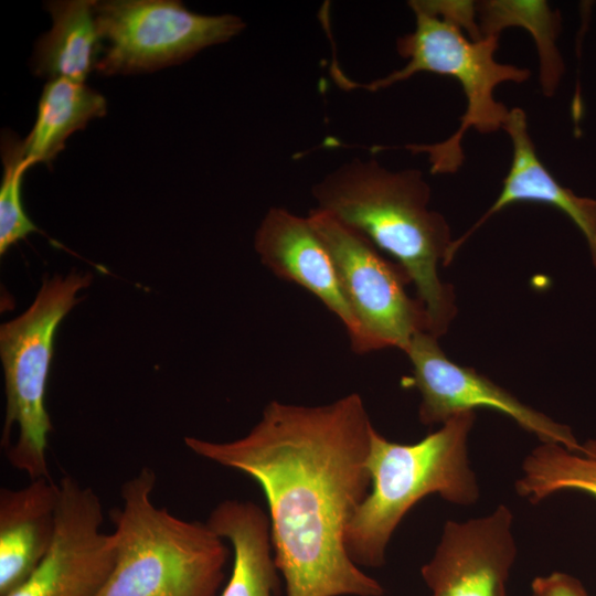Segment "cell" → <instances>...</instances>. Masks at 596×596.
I'll list each match as a JSON object with an SVG mask.
<instances>
[{
    "instance_id": "cell-15",
    "label": "cell",
    "mask_w": 596,
    "mask_h": 596,
    "mask_svg": "<svg viewBox=\"0 0 596 596\" xmlns=\"http://www.w3.org/2000/svg\"><path fill=\"white\" fill-rule=\"evenodd\" d=\"M207 525L233 549V565L219 596H273L278 585L268 514L255 502L226 499Z\"/></svg>"
},
{
    "instance_id": "cell-13",
    "label": "cell",
    "mask_w": 596,
    "mask_h": 596,
    "mask_svg": "<svg viewBox=\"0 0 596 596\" xmlns=\"http://www.w3.org/2000/svg\"><path fill=\"white\" fill-rule=\"evenodd\" d=\"M502 129L510 139L512 155L501 191L485 214L454 241V254L496 213L518 202H536L554 206L572 220L584 235L596 268V200L575 194L552 175L536 153L522 108L510 109Z\"/></svg>"
},
{
    "instance_id": "cell-22",
    "label": "cell",
    "mask_w": 596,
    "mask_h": 596,
    "mask_svg": "<svg viewBox=\"0 0 596 596\" xmlns=\"http://www.w3.org/2000/svg\"><path fill=\"white\" fill-rule=\"evenodd\" d=\"M531 590L533 596H590L578 578L563 572L536 576Z\"/></svg>"
},
{
    "instance_id": "cell-20",
    "label": "cell",
    "mask_w": 596,
    "mask_h": 596,
    "mask_svg": "<svg viewBox=\"0 0 596 596\" xmlns=\"http://www.w3.org/2000/svg\"><path fill=\"white\" fill-rule=\"evenodd\" d=\"M3 177L0 187V254L20 240L40 230L26 215L22 203V182L31 167L24 156L22 140L2 138Z\"/></svg>"
},
{
    "instance_id": "cell-9",
    "label": "cell",
    "mask_w": 596,
    "mask_h": 596,
    "mask_svg": "<svg viewBox=\"0 0 596 596\" xmlns=\"http://www.w3.org/2000/svg\"><path fill=\"white\" fill-rule=\"evenodd\" d=\"M103 521L96 492L65 475L52 543L25 583L7 596H97L116 562V538L100 531Z\"/></svg>"
},
{
    "instance_id": "cell-7",
    "label": "cell",
    "mask_w": 596,
    "mask_h": 596,
    "mask_svg": "<svg viewBox=\"0 0 596 596\" xmlns=\"http://www.w3.org/2000/svg\"><path fill=\"white\" fill-rule=\"evenodd\" d=\"M308 219L333 258L358 321V354L385 348L404 352L417 333H429L425 308L408 295L406 286L412 283L401 265L385 258L364 236L328 213L315 207Z\"/></svg>"
},
{
    "instance_id": "cell-14",
    "label": "cell",
    "mask_w": 596,
    "mask_h": 596,
    "mask_svg": "<svg viewBox=\"0 0 596 596\" xmlns=\"http://www.w3.org/2000/svg\"><path fill=\"white\" fill-rule=\"evenodd\" d=\"M58 483L38 478L0 490V596L19 588L46 554L55 532Z\"/></svg>"
},
{
    "instance_id": "cell-1",
    "label": "cell",
    "mask_w": 596,
    "mask_h": 596,
    "mask_svg": "<svg viewBox=\"0 0 596 596\" xmlns=\"http://www.w3.org/2000/svg\"><path fill=\"white\" fill-rule=\"evenodd\" d=\"M374 428L361 395L350 393L313 406L270 401L245 436H189L184 444L258 483L286 596H383L345 547L347 528L371 488Z\"/></svg>"
},
{
    "instance_id": "cell-21",
    "label": "cell",
    "mask_w": 596,
    "mask_h": 596,
    "mask_svg": "<svg viewBox=\"0 0 596 596\" xmlns=\"http://www.w3.org/2000/svg\"><path fill=\"white\" fill-rule=\"evenodd\" d=\"M415 2L427 12L459 25L472 41L482 39L477 21L476 1L415 0Z\"/></svg>"
},
{
    "instance_id": "cell-2",
    "label": "cell",
    "mask_w": 596,
    "mask_h": 596,
    "mask_svg": "<svg viewBox=\"0 0 596 596\" xmlns=\"http://www.w3.org/2000/svg\"><path fill=\"white\" fill-rule=\"evenodd\" d=\"M430 187L418 169L390 170L375 159L342 163L312 188L316 209L353 228L403 267L440 338L456 317L451 285L440 266L454 258L450 226L429 209Z\"/></svg>"
},
{
    "instance_id": "cell-19",
    "label": "cell",
    "mask_w": 596,
    "mask_h": 596,
    "mask_svg": "<svg viewBox=\"0 0 596 596\" xmlns=\"http://www.w3.org/2000/svg\"><path fill=\"white\" fill-rule=\"evenodd\" d=\"M515 490L533 503L562 491L596 499V439H587L576 449L541 443L523 459Z\"/></svg>"
},
{
    "instance_id": "cell-18",
    "label": "cell",
    "mask_w": 596,
    "mask_h": 596,
    "mask_svg": "<svg viewBox=\"0 0 596 596\" xmlns=\"http://www.w3.org/2000/svg\"><path fill=\"white\" fill-rule=\"evenodd\" d=\"M477 21L481 38H500L510 26L525 29L532 36L539 60V81L542 94L555 95L565 73L557 45L562 18L544 0L476 1Z\"/></svg>"
},
{
    "instance_id": "cell-8",
    "label": "cell",
    "mask_w": 596,
    "mask_h": 596,
    "mask_svg": "<svg viewBox=\"0 0 596 596\" xmlns=\"http://www.w3.org/2000/svg\"><path fill=\"white\" fill-rule=\"evenodd\" d=\"M104 50L96 70L103 75L152 72L224 43L245 28L233 14L206 15L174 0L96 1Z\"/></svg>"
},
{
    "instance_id": "cell-10",
    "label": "cell",
    "mask_w": 596,
    "mask_h": 596,
    "mask_svg": "<svg viewBox=\"0 0 596 596\" xmlns=\"http://www.w3.org/2000/svg\"><path fill=\"white\" fill-rule=\"evenodd\" d=\"M412 364L407 385L421 395L418 418L423 425L444 424L453 416L477 408H489L512 418L541 443L576 449L581 443L572 429L522 403L487 376L449 360L438 338L423 331L404 351Z\"/></svg>"
},
{
    "instance_id": "cell-11",
    "label": "cell",
    "mask_w": 596,
    "mask_h": 596,
    "mask_svg": "<svg viewBox=\"0 0 596 596\" xmlns=\"http://www.w3.org/2000/svg\"><path fill=\"white\" fill-rule=\"evenodd\" d=\"M513 522L504 504L479 518L447 521L421 568L432 596H505L517 557Z\"/></svg>"
},
{
    "instance_id": "cell-17",
    "label": "cell",
    "mask_w": 596,
    "mask_h": 596,
    "mask_svg": "<svg viewBox=\"0 0 596 596\" xmlns=\"http://www.w3.org/2000/svg\"><path fill=\"white\" fill-rule=\"evenodd\" d=\"M106 111L105 97L85 83L50 79L41 94L34 126L22 140L25 159L31 166L50 163L73 132Z\"/></svg>"
},
{
    "instance_id": "cell-16",
    "label": "cell",
    "mask_w": 596,
    "mask_h": 596,
    "mask_svg": "<svg viewBox=\"0 0 596 596\" xmlns=\"http://www.w3.org/2000/svg\"><path fill=\"white\" fill-rule=\"evenodd\" d=\"M95 3V0L46 3L53 25L36 42L32 58L36 75L85 83L104 50Z\"/></svg>"
},
{
    "instance_id": "cell-6",
    "label": "cell",
    "mask_w": 596,
    "mask_h": 596,
    "mask_svg": "<svg viewBox=\"0 0 596 596\" xmlns=\"http://www.w3.org/2000/svg\"><path fill=\"white\" fill-rule=\"evenodd\" d=\"M91 281V274L75 272L45 278L30 307L0 327L6 391L1 447L9 464L31 480L51 478L46 449L52 423L45 394L55 333Z\"/></svg>"
},
{
    "instance_id": "cell-12",
    "label": "cell",
    "mask_w": 596,
    "mask_h": 596,
    "mask_svg": "<svg viewBox=\"0 0 596 596\" xmlns=\"http://www.w3.org/2000/svg\"><path fill=\"white\" fill-rule=\"evenodd\" d=\"M254 249L275 276L310 292L341 321L356 353L358 321L344 296L333 258L308 216L279 206L269 207L255 232Z\"/></svg>"
},
{
    "instance_id": "cell-5",
    "label": "cell",
    "mask_w": 596,
    "mask_h": 596,
    "mask_svg": "<svg viewBox=\"0 0 596 596\" xmlns=\"http://www.w3.org/2000/svg\"><path fill=\"white\" fill-rule=\"evenodd\" d=\"M408 6L415 17V28L396 41L397 53L407 61L403 67L370 83H356L334 62L332 75L343 88L369 92L387 88L422 72L455 78L466 98L457 130L436 143L402 148L425 153L433 174L456 173L465 159L461 141L468 130L492 134L503 128L510 109L494 97L496 88L505 82L521 84L530 78L531 72L496 60L499 38L472 41L459 25L427 12L415 0L408 1Z\"/></svg>"
},
{
    "instance_id": "cell-3",
    "label": "cell",
    "mask_w": 596,
    "mask_h": 596,
    "mask_svg": "<svg viewBox=\"0 0 596 596\" xmlns=\"http://www.w3.org/2000/svg\"><path fill=\"white\" fill-rule=\"evenodd\" d=\"M475 412H464L413 444L392 441L375 428L368 469L371 488L345 532V547L358 566L381 567L389 543L407 512L437 494L458 505L475 504L480 494L468 440Z\"/></svg>"
},
{
    "instance_id": "cell-4",
    "label": "cell",
    "mask_w": 596,
    "mask_h": 596,
    "mask_svg": "<svg viewBox=\"0 0 596 596\" xmlns=\"http://www.w3.org/2000/svg\"><path fill=\"white\" fill-rule=\"evenodd\" d=\"M156 473L143 467L123 483L114 509V570L97 596H219L230 549L206 522L151 501Z\"/></svg>"
}]
</instances>
